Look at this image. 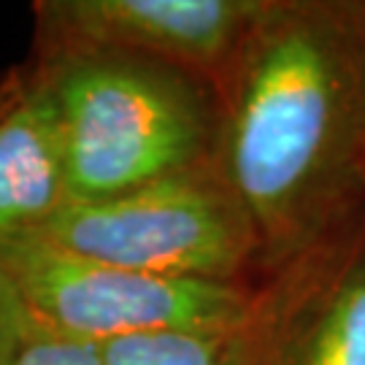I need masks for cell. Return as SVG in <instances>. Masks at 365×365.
<instances>
[{
	"label": "cell",
	"instance_id": "4",
	"mask_svg": "<svg viewBox=\"0 0 365 365\" xmlns=\"http://www.w3.org/2000/svg\"><path fill=\"white\" fill-rule=\"evenodd\" d=\"M0 268L27 325L92 346L163 330H233L255 289L133 271L43 238L0 249Z\"/></svg>",
	"mask_w": 365,
	"mask_h": 365
},
{
	"label": "cell",
	"instance_id": "5",
	"mask_svg": "<svg viewBox=\"0 0 365 365\" xmlns=\"http://www.w3.org/2000/svg\"><path fill=\"white\" fill-rule=\"evenodd\" d=\"M230 365H365V211L255 282Z\"/></svg>",
	"mask_w": 365,
	"mask_h": 365
},
{
	"label": "cell",
	"instance_id": "6",
	"mask_svg": "<svg viewBox=\"0 0 365 365\" xmlns=\"http://www.w3.org/2000/svg\"><path fill=\"white\" fill-rule=\"evenodd\" d=\"M262 0H36V57L122 54L182 71L211 90L230 68Z\"/></svg>",
	"mask_w": 365,
	"mask_h": 365
},
{
	"label": "cell",
	"instance_id": "3",
	"mask_svg": "<svg viewBox=\"0 0 365 365\" xmlns=\"http://www.w3.org/2000/svg\"><path fill=\"white\" fill-rule=\"evenodd\" d=\"M38 238L170 279L255 284L262 274L252 220L217 157L119 195L76 200Z\"/></svg>",
	"mask_w": 365,
	"mask_h": 365
},
{
	"label": "cell",
	"instance_id": "9",
	"mask_svg": "<svg viewBox=\"0 0 365 365\" xmlns=\"http://www.w3.org/2000/svg\"><path fill=\"white\" fill-rule=\"evenodd\" d=\"M11 365H103V357L101 346L27 327V336Z\"/></svg>",
	"mask_w": 365,
	"mask_h": 365
},
{
	"label": "cell",
	"instance_id": "10",
	"mask_svg": "<svg viewBox=\"0 0 365 365\" xmlns=\"http://www.w3.org/2000/svg\"><path fill=\"white\" fill-rule=\"evenodd\" d=\"M27 317L9 276L0 268V365H11L27 336Z\"/></svg>",
	"mask_w": 365,
	"mask_h": 365
},
{
	"label": "cell",
	"instance_id": "2",
	"mask_svg": "<svg viewBox=\"0 0 365 365\" xmlns=\"http://www.w3.org/2000/svg\"><path fill=\"white\" fill-rule=\"evenodd\" d=\"M30 60L54 98L73 203L217 157L220 106L206 81L122 54Z\"/></svg>",
	"mask_w": 365,
	"mask_h": 365
},
{
	"label": "cell",
	"instance_id": "7",
	"mask_svg": "<svg viewBox=\"0 0 365 365\" xmlns=\"http://www.w3.org/2000/svg\"><path fill=\"white\" fill-rule=\"evenodd\" d=\"M71 203L54 98L27 57L0 76V249L38 238Z\"/></svg>",
	"mask_w": 365,
	"mask_h": 365
},
{
	"label": "cell",
	"instance_id": "1",
	"mask_svg": "<svg viewBox=\"0 0 365 365\" xmlns=\"http://www.w3.org/2000/svg\"><path fill=\"white\" fill-rule=\"evenodd\" d=\"M260 276L365 211V0H262L214 87Z\"/></svg>",
	"mask_w": 365,
	"mask_h": 365
},
{
	"label": "cell",
	"instance_id": "8",
	"mask_svg": "<svg viewBox=\"0 0 365 365\" xmlns=\"http://www.w3.org/2000/svg\"><path fill=\"white\" fill-rule=\"evenodd\" d=\"M230 330H163L101 346L103 365H230Z\"/></svg>",
	"mask_w": 365,
	"mask_h": 365
}]
</instances>
